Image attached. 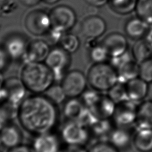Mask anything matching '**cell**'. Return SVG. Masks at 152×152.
Listing matches in <instances>:
<instances>
[{"instance_id":"74e56055","label":"cell","mask_w":152,"mask_h":152,"mask_svg":"<svg viewBox=\"0 0 152 152\" xmlns=\"http://www.w3.org/2000/svg\"><path fill=\"white\" fill-rule=\"evenodd\" d=\"M11 120L5 109L2 105H0V131L4 125Z\"/></svg>"},{"instance_id":"8fae6325","label":"cell","mask_w":152,"mask_h":152,"mask_svg":"<svg viewBox=\"0 0 152 152\" xmlns=\"http://www.w3.org/2000/svg\"><path fill=\"white\" fill-rule=\"evenodd\" d=\"M110 59L111 64L117 71L119 82L126 83L139 77V64L128 56L126 53L119 57Z\"/></svg>"},{"instance_id":"d6a6232c","label":"cell","mask_w":152,"mask_h":152,"mask_svg":"<svg viewBox=\"0 0 152 152\" xmlns=\"http://www.w3.org/2000/svg\"><path fill=\"white\" fill-rule=\"evenodd\" d=\"M45 94H46L53 102L57 103L59 106L66 99L59 83L54 84Z\"/></svg>"},{"instance_id":"b9f144b4","label":"cell","mask_w":152,"mask_h":152,"mask_svg":"<svg viewBox=\"0 0 152 152\" xmlns=\"http://www.w3.org/2000/svg\"><path fill=\"white\" fill-rule=\"evenodd\" d=\"M3 81L0 80V105L5 102L7 98L6 92L3 86Z\"/></svg>"},{"instance_id":"ee69618b","label":"cell","mask_w":152,"mask_h":152,"mask_svg":"<svg viewBox=\"0 0 152 152\" xmlns=\"http://www.w3.org/2000/svg\"><path fill=\"white\" fill-rule=\"evenodd\" d=\"M40 1L43 2L45 4H47L49 5H52V4H55L57 2H58L61 0H40Z\"/></svg>"},{"instance_id":"d590c367","label":"cell","mask_w":152,"mask_h":152,"mask_svg":"<svg viewBox=\"0 0 152 152\" xmlns=\"http://www.w3.org/2000/svg\"><path fill=\"white\" fill-rule=\"evenodd\" d=\"M66 33V31L61 28L52 27L50 30L46 34L48 35V41L47 42L53 45L59 44L63 36Z\"/></svg>"},{"instance_id":"60d3db41","label":"cell","mask_w":152,"mask_h":152,"mask_svg":"<svg viewBox=\"0 0 152 152\" xmlns=\"http://www.w3.org/2000/svg\"><path fill=\"white\" fill-rule=\"evenodd\" d=\"M89 5L96 7V8H100L103 6H104L105 4L108 3L109 0H84Z\"/></svg>"},{"instance_id":"9c48e42d","label":"cell","mask_w":152,"mask_h":152,"mask_svg":"<svg viewBox=\"0 0 152 152\" xmlns=\"http://www.w3.org/2000/svg\"><path fill=\"white\" fill-rule=\"evenodd\" d=\"M135 103L127 99L116 103L111 118L116 127H130L135 123L138 105Z\"/></svg>"},{"instance_id":"f1b7e54d","label":"cell","mask_w":152,"mask_h":152,"mask_svg":"<svg viewBox=\"0 0 152 152\" xmlns=\"http://www.w3.org/2000/svg\"><path fill=\"white\" fill-rule=\"evenodd\" d=\"M59 46L69 53L77 51L80 46V40L78 36L72 33H66L59 43Z\"/></svg>"},{"instance_id":"4fadbf2b","label":"cell","mask_w":152,"mask_h":152,"mask_svg":"<svg viewBox=\"0 0 152 152\" xmlns=\"http://www.w3.org/2000/svg\"><path fill=\"white\" fill-rule=\"evenodd\" d=\"M7 98L5 103L10 106L17 109L19 104L28 95V91L23 84L20 78L12 77L3 81Z\"/></svg>"},{"instance_id":"8992f818","label":"cell","mask_w":152,"mask_h":152,"mask_svg":"<svg viewBox=\"0 0 152 152\" xmlns=\"http://www.w3.org/2000/svg\"><path fill=\"white\" fill-rule=\"evenodd\" d=\"M45 62L52 71L55 83H59L67 72L66 70L69 66L70 53L59 46L54 47L50 49Z\"/></svg>"},{"instance_id":"f35d334b","label":"cell","mask_w":152,"mask_h":152,"mask_svg":"<svg viewBox=\"0 0 152 152\" xmlns=\"http://www.w3.org/2000/svg\"><path fill=\"white\" fill-rule=\"evenodd\" d=\"M59 152H87V147L63 145Z\"/></svg>"},{"instance_id":"9a60e30c","label":"cell","mask_w":152,"mask_h":152,"mask_svg":"<svg viewBox=\"0 0 152 152\" xmlns=\"http://www.w3.org/2000/svg\"><path fill=\"white\" fill-rule=\"evenodd\" d=\"M100 43L106 50L110 58L119 57L125 54L128 47L126 37L118 32L108 34Z\"/></svg>"},{"instance_id":"7a4b0ae2","label":"cell","mask_w":152,"mask_h":152,"mask_svg":"<svg viewBox=\"0 0 152 152\" xmlns=\"http://www.w3.org/2000/svg\"><path fill=\"white\" fill-rule=\"evenodd\" d=\"M20 78L30 94H45L56 83L52 71L43 62L24 64Z\"/></svg>"},{"instance_id":"3957f363","label":"cell","mask_w":152,"mask_h":152,"mask_svg":"<svg viewBox=\"0 0 152 152\" xmlns=\"http://www.w3.org/2000/svg\"><path fill=\"white\" fill-rule=\"evenodd\" d=\"M57 132L66 146L87 147L93 138L89 128L77 120H62Z\"/></svg>"},{"instance_id":"d4e9b609","label":"cell","mask_w":152,"mask_h":152,"mask_svg":"<svg viewBox=\"0 0 152 152\" xmlns=\"http://www.w3.org/2000/svg\"><path fill=\"white\" fill-rule=\"evenodd\" d=\"M133 59L138 64L152 58V45L147 38L137 40L131 50Z\"/></svg>"},{"instance_id":"cb8c5ba5","label":"cell","mask_w":152,"mask_h":152,"mask_svg":"<svg viewBox=\"0 0 152 152\" xmlns=\"http://www.w3.org/2000/svg\"><path fill=\"white\" fill-rule=\"evenodd\" d=\"M132 144L138 152H152V129H138L134 132Z\"/></svg>"},{"instance_id":"d6986e66","label":"cell","mask_w":152,"mask_h":152,"mask_svg":"<svg viewBox=\"0 0 152 152\" xmlns=\"http://www.w3.org/2000/svg\"><path fill=\"white\" fill-rule=\"evenodd\" d=\"M86 107L80 98H68L60 106L62 119L78 121Z\"/></svg>"},{"instance_id":"e0dca14e","label":"cell","mask_w":152,"mask_h":152,"mask_svg":"<svg viewBox=\"0 0 152 152\" xmlns=\"http://www.w3.org/2000/svg\"><path fill=\"white\" fill-rule=\"evenodd\" d=\"M134 133L130 127H115L110 132L107 141L119 151H126L132 143Z\"/></svg>"},{"instance_id":"6da1fadb","label":"cell","mask_w":152,"mask_h":152,"mask_svg":"<svg viewBox=\"0 0 152 152\" xmlns=\"http://www.w3.org/2000/svg\"><path fill=\"white\" fill-rule=\"evenodd\" d=\"M15 119L30 138L57 131L62 121L60 106L45 94H30L17 109Z\"/></svg>"},{"instance_id":"603a6c76","label":"cell","mask_w":152,"mask_h":152,"mask_svg":"<svg viewBox=\"0 0 152 152\" xmlns=\"http://www.w3.org/2000/svg\"><path fill=\"white\" fill-rule=\"evenodd\" d=\"M28 44L24 39L18 36L9 37L5 43L4 49L8 56L14 59L23 58L26 53Z\"/></svg>"},{"instance_id":"30bf717a","label":"cell","mask_w":152,"mask_h":152,"mask_svg":"<svg viewBox=\"0 0 152 152\" xmlns=\"http://www.w3.org/2000/svg\"><path fill=\"white\" fill-rule=\"evenodd\" d=\"M52 27L61 28L65 31L72 29L77 23V14L69 6L59 5L49 12Z\"/></svg>"},{"instance_id":"484cf974","label":"cell","mask_w":152,"mask_h":152,"mask_svg":"<svg viewBox=\"0 0 152 152\" xmlns=\"http://www.w3.org/2000/svg\"><path fill=\"white\" fill-rule=\"evenodd\" d=\"M115 127L111 119H98L89 129L93 138L96 140H107L109 135Z\"/></svg>"},{"instance_id":"5b68a950","label":"cell","mask_w":152,"mask_h":152,"mask_svg":"<svg viewBox=\"0 0 152 152\" xmlns=\"http://www.w3.org/2000/svg\"><path fill=\"white\" fill-rule=\"evenodd\" d=\"M59 84L66 99L80 98L87 89L88 81L82 71L74 69L67 72Z\"/></svg>"},{"instance_id":"ba28073f","label":"cell","mask_w":152,"mask_h":152,"mask_svg":"<svg viewBox=\"0 0 152 152\" xmlns=\"http://www.w3.org/2000/svg\"><path fill=\"white\" fill-rule=\"evenodd\" d=\"M26 135L16 119L9 121L0 131V147L7 151L24 143Z\"/></svg>"},{"instance_id":"52a82bcc","label":"cell","mask_w":152,"mask_h":152,"mask_svg":"<svg viewBox=\"0 0 152 152\" xmlns=\"http://www.w3.org/2000/svg\"><path fill=\"white\" fill-rule=\"evenodd\" d=\"M24 26L33 35L46 34L52 27L49 12L42 10H34L30 11L24 19Z\"/></svg>"},{"instance_id":"e575fe53","label":"cell","mask_w":152,"mask_h":152,"mask_svg":"<svg viewBox=\"0 0 152 152\" xmlns=\"http://www.w3.org/2000/svg\"><path fill=\"white\" fill-rule=\"evenodd\" d=\"M102 93L92 88H87L81 95L80 99L84 106L88 108L92 107L100 97Z\"/></svg>"},{"instance_id":"83f0119b","label":"cell","mask_w":152,"mask_h":152,"mask_svg":"<svg viewBox=\"0 0 152 152\" xmlns=\"http://www.w3.org/2000/svg\"><path fill=\"white\" fill-rule=\"evenodd\" d=\"M135 11L137 17L152 25V0H137Z\"/></svg>"},{"instance_id":"836d02e7","label":"cell","mask_w":152,"mask_h":152,"mask_svg":"<svg viewBox=\"0 0 152 152\" xmlns=\"http://www.w3.org/2000/svg\"><path fill=\"white\" fill-rule=\"evenodd\" d=\"M139 77L147 83L152 82V58L139 64Z\"/></svg>"},{"instance_id":"277c9868","label":"cell","mask_w":152,"mask_h":152,"mask_svg":"<svg viewBox=\"0 0 152 152\" xmlns=\"http://www.w3.org/2000/svg\"><path fill=\"white\" fill-rule=\"evenodd\" d=\"M86 75L90 88L100 93L108 91L118 82L116 68L106 62L94 64Z\"/></svg>"},{"instance_id":"ab89813d","label":"cell","mask_w":152,"mask_h":152,"mask_svg":"<svg viewBox=\"0 0 152 152\" xmlns=\"http://www.w3.org/2000/svg\"><path fill=\"white\" fill-rule=\"evenodd\" d=\"M8 56L4 48H0V72L3 70L8 62Z\"/></svg>"},{"instance_id":"f546056e","label":"cell","mask_w":152,"mask_h":152,"mask_svg":"<svg viewBox=\"0 0 152 152\" xmlns=\"http://www.w3.org/2000/svg\"><path fill=\"white\" fill-rule=\"evenodd\" d=\"M107 92V95L115 103L128 99L125 83L118 81Z\"/></svg>"},{"instance_id":"ffe728a7","label":"cell","mask_w":152,"mask_h":152,"mask_svg":"<svg viewBox=\"0 0 152 152\" xmlns=\"http://www.w3.org/2000/svg\"><path fill=\"white\" fill-rule=\"evenodd\" d=\"M148 84L139 77L125 83L128 99L136 103L141 102L147 97Z\"/></svg>"},{"instance_id":"8d00e7d4","label":"cell","mask_w":152,"mask_h":152,"mask_svg":"<svg viewBox=\"0 0 152 152\" xmlns=\"http://www.w3.org/2000/svg\"><path fill=\"white\" fill-rule=\"evenodd\" d=\"M5 152H36L30 144L23 143L12 148L8 149Z\"/></svg>"},{"instance_id":"f6af8a7d","label":"cell","mask_w":152,"mask_h":152,"mask_svg":"<svg viewBox=\"0 0 152 152\" xmlns=\"http://www.w3.org/2000/svg\"><path fill=\"white\" fill-rule=\"evenodd\" d=\"M0 152H4L3 150H2V149L0 147Z\"/></svg>"},{"instance_id":"2e32d148","label":"cell","mask_w":152,"mask_h":152,"mask_svg":"<svg viewBox=\"0 0 152 152\" xmlns=\"http://www.w3.org/2000/svg\"><path fill=\"white\" fill-rule=\"evenodd\" d=\"M47 41L37 39L30 42L23 56L24 64L29 62H43L45 61L50 50Z\"/></svg>"},{"instance_id":"7c38bea8","label":"cell","mask_w":152,"mask_h":152,"mask_svg":"<svg viewBox=\"0 0 152 152\" xmlns=\"http://www.w3.org/2000/svg\"><path fill=\"white\" fill-rule=\"evenodd\" d=\"M106 30V21L97 15L86 17L83 20L80 26L81 35L87 40H96L104 33Z\"/></svg>"},{"instance_id":"ac0fdd59","label":"cell","mask_w":152,"mask_h":152,"mask_svg":"<svg viewBox=\"0 0 152 152\" xmlns=\"http://www.w3.org/2000/svg\"><path fill=\"white\" fill-rule=\"evenodd\" d=\"M151 30V24L138 17L129 19L124 27L126 36L136 40L146 38Z\"/></svg>"},{"instance_id":"5bb4252c","label":"cell","mask_w":152,"mask_h":152,"mask_svg":"<svg viewBox=\"0 0 152 152\" xmlns=\"http://www.w3.org/2000/svg\"><path fill=\"white\" fill-rule=\"evenodd\" d=\"M30 144L36 152H59L64 145L57 131L32 137Z\"/></svg>"},{"instance_id":"7402d4cb","label":"cell","mask_w":152,"mask_h":152,"mask_svg":"<svg viewBox=\"0 0 152 152\" xmlns=\"http://www.w3.org/2000/svg\"><path fill=\"white\" fill-rule=\"evenodd\" d=\"M135 124L138 129H152V100L148 99L137 105Z\"/></svg>"},{"instance_id":"4316f807","label":"cell","mask_w":152,"mask_h":152,"mask_svg":"<svg viewBox=\"0 0 152 152\" xmlns=\"http://www.w3.org/2000/svg\"><path fill=\"white\" fill-rule=\"evenodd\" d=\"M137 0H109V4L113 11L121 15L128 14L135 11Z\"/></svg>"},{"instance_id":"44dd1931","label":"cell","mask_w":152,"mask_h":152,"mask_svg":"<svg viewBox=\"0 0 152 152\" xmlns=\"http://www.w3.org/2000/svg\"><path fill=\"white\" fill-rule=\"evenodd\" d=\"M115 106L116 103L107 94L102 93L96 103L89 109L98 119H109L113 116Z\"/></svg>"},{"instance_id":"4dcf8cb0","label":"cell","mask_w":152,"mask_h":152,"mask_svg":"<svg viewBox=\"0 0 152 152\" xmlns=\"http://www.w3.org/2000/svg\"><path fill=\"white\" fill-rule=\"evenodd\" d=\"M90 58L94 64L106 62L110 58L104 47L99 44H95L90 48Z\"/></svg>"},{"instance_id":"1f68e13d","label":"cell","mask_w":152,"mask_h":152,"mask_svg":"<svg viewBox=\"0 0 152 152\" xmlns=\"http://www.w3.org/2000/svg\"><path fill=\"white\" fill-rule=\"evenodd\" d=\"M87 152H119L107 140H96L87 147Z\"/></svg>"},{"instance_id":"7bdbcfd3","label":"cell","mask_w":152,"mask_h":152,"mask_svg":"<svg viewBox=\"0 0 152 152\" xmlns=\"http://www.w3.org/2000/svg\"><path fill=\"white\" fill-rule=\"evenodd\" d=\"M147 97L148 100H152V82L148 84V90Z\"/></svg>"}]
</instances>
